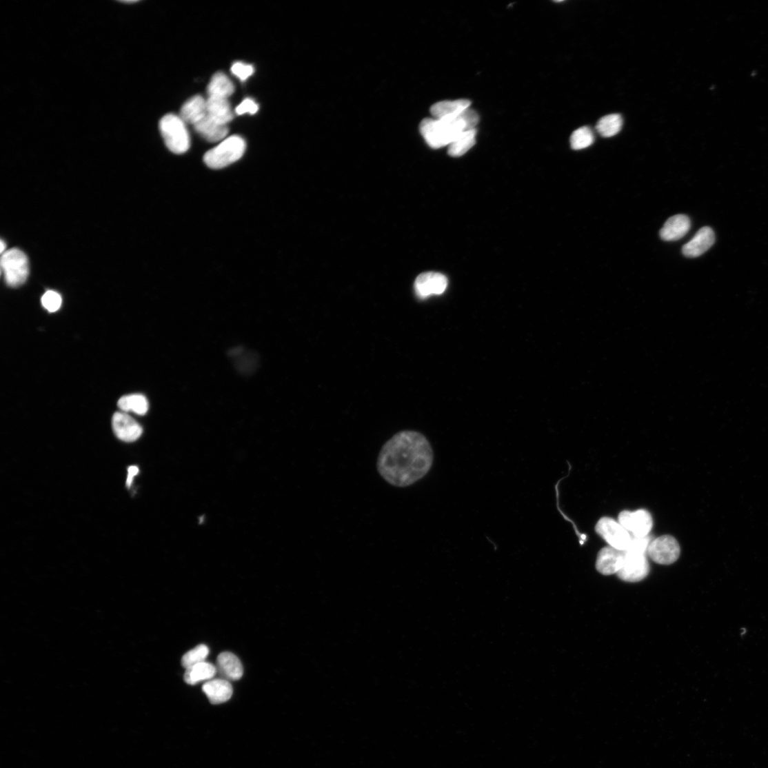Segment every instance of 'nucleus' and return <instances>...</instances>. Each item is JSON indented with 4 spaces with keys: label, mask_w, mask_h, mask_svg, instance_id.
Listing matches in <instances>:
<instances>
[{
    "label": "nucleus",
    "mask_w": 768,
    "mask_h": 768,
    "mask_svg": "<svg viewBox=\"0 0 768 768\" xmlns=\"http://www.w3.org/2000/svg\"><path fill=\"white\" fill-rule=\"evenodd\" d=\"M217 673L223 679L230 681L239 680L243 674V668L240 660L233 653H221L216 660Z\"/></svg>",
    "instance_id": "obj_13"
},
{
    "label": "nucleus",
    "mask_w": 768,
    "mask_h": 768,
    "mask_svg": "<svg viewBox=\"0 0 768 768\" xmlns=\"http://www.w3.org/2000/svg\"><path fill=\"white\" fill-rule=\"evenodd\" d=\"M231 71L232 74L241 81H245L247 79L253 75L254 73V68L250 64L236 62L232 66Z\"/></svg>",
    "instance_id": "obj_29"
},
{
    "label": "nucleus",
    "mask_w": 768,
    "mask_h": 768,
    "mask_svg": "<svg viewBox=\"0 0 768 768\" xmlns=\"http://www.w3.org/2000/svg\"><path fill=\"white\" fill-rule=\"evenodd\" d=\"M645 553L631 550L624 551L622 567L617 573L624 581L636 583L645 579L649 573V565Z\"/></svg>",
    "instance_id": "obj_6"
},
{
    "label": "nucleus",
    "mask_w": 768,
    "mask_h": 768,
    "mask_svg": "<svg viewBox=\"0 0 768 768\" xmlns=\"http://www.w3.org/2000/svg\"><path fill=\"white\" fill-rule=\"evenodd\" d=\"M678 541L670 535H664L651 541L647 554L655 563L670 565L678 560L680 556Z\"/></svg>",
    "instance_id": "obj_8"
},
{
    "label": "nucleus",
    "mask_w": 768,
    "mask_h": 768,
    "mask_svg": "<svg viewBox=\"0 0 768 768\" xmlns=\"http://www.w3.org/2000/svg\"><path fill=\"white\" fill-rule=\"evenodd\" d=\"M691 221L683 214L675 215L669 218L660 231L661 238L666 241L680 240L689 231Z\"/></svg>",
    "instance_id": "obj_15"
},
{
    "label": "nucleus",
    "mask_w": 768,
    "mask_h": 768,
    "mask_svg": "<svg viewBox=\"0 0 768 768\" xmlns=\"http://www.w3.org/2000/svg\"><path fill=\"white\" fill-rule=\"evenodd\" d=\"M245 148V141L238 135H233L208 151L205 154L204 161L210 168L222 169L239 161Z\"/></svg>",
    "instance_id": "obj_3"
},
{
    "label": "nucleus",
    "mask_w": 768,
    "mask_h": 768,
    "mask_svg": "<svg viewBox=\"0 0 768 768\" xmlns=\"http://www.w3.org/2000/svg\"><path fill=\"white\" fill-rule=\"evenodd\" d=\"M594 134L592 130L589 127L584 126L573 132L570 143L572 149L579 150L590 147L594 143Z\"/></svg>",
    "instance_id": "obj_26"
},
{
    "label": "nucleus",
    "mask_w": 768,
    "mask_h": 768,
    "mask_svg": "<svg viewBox=\"0 0 768 768\" xmlns=\"http://www.w3.org/2000/svg\"><path fill=\"white\" fill-rule=\"evenodd\" d=\"M160 129L168 149L174 154L185 153L190 148V137L185 122L180 117L168 114L161 121Z\"/></svg>",
    "instance_id": "obj_4"
},
{
    "label": "nucleus",
    "mask_w": 768,
    "mask_h": 768,
    "mask_svg": "<svg viewBox=\"0 0 768 768\" xmlns=\"http://www.w3.org/2000/svg\"><path fill=\"white\" fill-rule=\"evenodd\" d=\"M119 407L123 412H132L139 415H145L149 409L147 398L141 394L125 396L120 398Z\"/></svg>",
    "instance_id": "obj_24"
},
{
    "label": "nucleus",
    "mask_w": 768,
    "mask_h": 768,
    "mask_svg": "<svg viewBox=\"0 0 768 768\" xmlns=\"http://www.w3.org/2000/svg\"><path fill=\"white\" fill-rule=\"evenodd\" d=\"M112 429L116 436L124 442L137 441L143 434L142 427L128 414L116 413L112 416Z\"/></svg>",
    "instance_id": "obj_11"
},
{
    "label": "nucleus",
    "mask_w": 768,
    "mask_h": 768,
    "mask_svg": "<svg viewBox=\"0 0 768 768\" xmlns=\"http://www.w3.org/2000/svg\"><path fill=\"white\" fill-rule=\"evenodd\" d=\"M196 131L201 137L210 143L223 140L229 133L228 125H221L208 116L194 125Z\"/></svg>",
    "instance_id": "obj_20"
},
{
    "label": "nucleus",
    "mask_w": 768,
    "mask_h": 768,
    "mask_svg": "<svg viewBox=\"0 0 768 768\" xmlns=\"http://www.w3.org/2000/svg\"><path fill=\"white\" fill-rule=\"evenodd\" d=\"M210 654L209 647L205 645H199L187 652L182 659V665L188 669L197 664L205 662Z\"/></svg>",
    "instance_id": "obj_27"
},
{
    "label": "nucleus",
    "mask_w": 768,
    "mask_h": 768,
    "mask_svg": "<svg viewBox=\"0 0 768 768\" xmlns=\"http://www.w3.org/2000/svg\"><path fill=\"white\" fill-rule=\"evenodd\" d=\"M208 116L216 123L228 125L234 115L228 99L209 97L207 99Z\"/></svg>",
    "instance_id": "obj_19"
},
{
    "label": "nucleus",
    "mask_w": 768,
    "mask_h": 768,
    "mask_svg": "<svg viewBox=\"0 0 768 768\" xmlns=\"http://www.w3.org/2000/svg\"><path fill=\"white\" fill-rule=\"evenodd\" d=\"M41 303L45 309L50 312H54L61 307L62 299L58 292L49 290L42 296Z\"/></svg>",
    "instance_id": "obj_28"
},
{
    "label": "nucleus",
    "mask_w": 768,
    "mask_h": 768,
    "mask_svg": "<svg viewBox=\"0 0 768 768\" xmlns=\"http://www.w3.org/2000/svg\"><path fill=\"white\" fill-rule=\"evenodd\" d=\"M478 123V114L469 108L454 119H425L420 125V131L427 145L437 149L449 146L463 132L476 129Z\"/></svg>",
    "instance_id": "obj_2"
},
{
    "label": "nucleus",
    "mask_w": 768,
    "mask_h": 768,
    "mask_svg": "<svg viewBox=\"0 0 768 768\" xmlns=\"http://www.w3.org/2000/svg\"><path fill=\"white\" fill-rule=\"evenodd\" d=\"M471 102L467 99L443 101L435 103L431 108L433 118L436 119H454L469 109Z\"/></svg>",
    "instance_id": "obj_18"
},
{
    "label": "nucleus",
    "mask_w": 768,
    "mask_h": 768,
    "mask_svg": "<svg viewBox=\"0 0 768 768\" xmlns=\"http://www.w3.org/2000/svg\"><path fill=\"white\" fill-rule=\"evenodd\" d=\"M139 472V469L137 466H130L128 468V479L126 481V485L128 487H131L134 477L137 476Z\"/></svg>",
    "instance_id": "obj_31"
},
{
    "label": "nucleus",
    "mask_w": 768,
    "mask_h": 768,
    "mask_svg": "<svg viewBox=\"0 0 768 768\" xmlns=\"http://www.w3.org/2000/svg\"><path fill=\"white\" fill-rule=\"evenodd\" d=\"M619 523L632 536L643 538L649 535L653 527L651 514L645 509L636 512L623 511L618 516Z\"/></svg>",
    "instance_id": "obj_9"
},
{
    "label": "nucleus",
    "mask_w": 768,
    "mask_h": 768,
    "mask_svg": "<svg viewBox=\"0 0 768 768\" xmlns=\"http://www.w3.org/2000/svg\"><path fill=\"white\" fill-rule=\"evenodd\" d=\"M207 116V100L201 96H195L183 105L179 117L185 123L194 125Z\"/></svg>",
    "instance_id": "obj_17"
},
{
    "label": "nucleus",
    "mask_w": 768,
    "mask_h": 768,
    "mask_svg": "<svg viewBox=\"0 0 768 768\" xmlns=\"http://www.w3.org/2000/svg\"><path fill=\"white\" fill-rule=\"evenodd\" d=\"M715 242V234L710 228H703L700 230L694 237L683 247V254L689 258H696L703 255Z\"/></svg>",
    "instance_id": "obj_12"
},
{
    "label": "nucleus",
    "mask_w": 768,
    "mask_h": 768,
    "mask_svg": "<svg viewBox=\"0 0 768 768\" xmlns=\"http://www.w3.org/2000/svg\"><path fill=\"white\" fill-rule=\"evenodd\" d=\"M216 674L217 669L214 665L204 662L186 669L184 680L187 684L195 685L212 680Z\"/></svg>",
    "instance_id": "obj_21"
},
{
    "label": "nucleus",
    "mask_w": 768,
    "mask_h": 768,
    "mask_svg": "<svg viewBox=\"0 0 768 768\" xmlns=\"http://www.w3.org/2000/svg\"><path fill=\"white\" fill-rule=\"evenodd\" d=\"M477 130H470L461 133L448 147V154L458 157L465 154L476 143Z\"/></svg>",
    "instance_id": "obj_23"
},
{
    "label": "nucleus",
    "mask_w": 768,
    "mask_h": 768,
    "mask_svg": "<svg viewBox=\"0 0 768 768\" xmlns=\"http://www.w3.org/2000/svg\"><path fill=\"white\" fill-rule=\"evenodd\" d=\"M6 244L3 240H1V253L3 254L6 252Z\"/></svg>",
    "instance_id": "obj_32"
},
{
    "label": "nucleus",
    "mask_w": 768,
    "mask_h": 768,
    "mask_svg": "<svg viewBox=\"0 0 768 768\" xmlns=\"http://www.w3.org/2000/svg\"><path fill=\"white\" fill-rule=\"evenodd\" d=\"M202 690L209 698L210 703L214 705L228 702L233 694L231 683L221 678L208 681L203 685Z\"/></svg>",
    "instance_id": "obj_16"
},
{
    "label": "nucleus",
    "mask_w": 768,
    "mask_h": 768,
    "mask_svg": "<svg viewBox=\"0 0 768 768\" xmlns=\"http://www.w3.org/2000/svg\"><path fill=\"white\" fill-rule=\"evenodd\" d=\"M447 286V278L439 273L427 272L419 275L415 281V291L421 299L441 295Z\"/></svg>",
    "instance_id": "obj_10"
},
{
    "label": "nucleus",
    "mask_w": 768,
    "mask_h": 768,
    "mask_svg": "<svg viewBox=\"0 0 768 768\" xmlns=\"http://www.w3.org/2000/svg\"><path fill=\"white\" fill-rule=\"evenodd\" d=\"M434 463L430 442L421 433L401 432L382 447L377 460L380 476L397 487L411 486L423 478Z\"/></svg>",
    "instance_id": "obj_1"
},
{
    "label": "nucleus",
    "mask_w": 768,
    "mask_h": 768,
    "mask_svg": "<svg viewBox=\"0 0 768 768\" xmlns=\"http://www.w3.org/2000/svg\"><path fill=\"white\" fill-rule=\"evenodd\" d=\"M624 551L612 547L602 549L598 554L596 569L603 575L617 574L622 567Z\"/></svg>",
    "instance_id": "obj_14"
},
{
    "label": "nucleus",
    "mask_w": 768,
    "mask_h": 768,
    "mask_svg": "<svg viewBox=\"0 0 768 768\" xmlns=\"http://www.w3.org/2000/svg\"><path fill=\"white\" fill-rule=\"evenodd\" d=\"M623 123V119L620 115H608L600 119L596 125V130L601 137L611 138L620 132Z\"/></svg>",
    "instance_id": "obj_25"
},
{
    "label": "nucleus",
    "mask_w": 768,
    "mask_h": 768,
    "mask_svg": "<svg viewBox=\"0 0 768 768\" xmlns=\"http://www.w3.org/2000/svg\"><path fill=\"white\" fill-rule=\"evenodd\" d=\"M1 267L6 282L9 286L17 287L27 281L29 275L28 259L18 248H12L3 254Z\"/></svg>",
    "instance_id": "obj_5"
},
{
    "label": "nucleus",
    "mask_w": 768,
    "mask_h": 768,
    "mask_svg": "<svg viewBox=\"0 0 768 768\" xmlns=\"http://www.w3.org/2000/svg\"><path fill=\"white\" fill-rule=\"evenodd\" d=\"M258 104L252 99H245L242 103L236 108V112L238 115H243L245 114H250L254 115L256 114L259 110Z\"/></svg>",
    "instance_id": "obj_30"
},
{
    "label": "nucleus",
    "mask_w": 768,
    "mask_h": 768,
    "mask_svg": "<svg viewBox=\"0 0 768 768\" xmlns=\"http://www.w3.org/2000/svg\"><path fill=\"white\" fill-rule=\"evenodd\" d=\"M596 532L612 547L620 551H626L631 540L628 531L614 519L603 517L596 526Z\"/></svg>",
    "instance_id": "obj_7"
},
{
    "label": "nucleus",
    "mask_w": 768,
    "mask_h": 768,
    "mask_svg": "<svg viewBox=\"0 0 768 768\" xmlns=\"http://www.w3.org/2000/svg\"><path fill=\"white\" fill-rule=\"evenodd\" d=\"M234 85L222 72L215 74L208 87L209 97L228 99L234 93Z\"/></svg>",
    "instance_id": "obj_22"
}]
</instances>
